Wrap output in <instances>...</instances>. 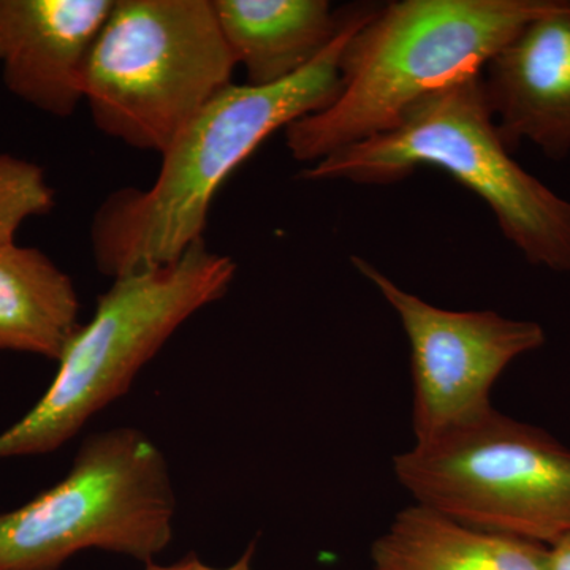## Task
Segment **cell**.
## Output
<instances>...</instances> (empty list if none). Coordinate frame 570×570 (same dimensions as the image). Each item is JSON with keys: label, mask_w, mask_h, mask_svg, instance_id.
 I'll list each match as a JSON object with an SVG mask.
<instances>
[{"label": "cell", "mask_w": 570, "mask_h": 570, "mask_svg": "<svg viewBox=\"0 0 570 570\" xmlns=\"http://www.w3.org/2000/svg\"><path fill=\"white\" fill-rule=\"evenodd\" d=\"M377 6L348 7L335 40L306 69L276 85L232 82L160 154L148 189L124 187L94 214L97 268L112 279L174 264L204 239L214 197L255 149L279 129L324 110L341 88L348 39Z\"/></svg>", "instance_id": "1"}, {"label": "cell", "mask_w": 570, "mask_h": 570, "mask_svg": "<svg viewBox=\"0 0 570 570\" xmlns=\"http://www.w3.org/2000/svg\"><path fill=\"white\" fill-rule=\"evenodd\" d=\"M553 0H400L379 7L341 56V88L324 110L285 129L298 163L392 129L428 94L478 73Z\"/></svg>", "instance_id": "2"}, {"label": "cell", "mask_w": 570, "mask_h": 570, "mask_svg": "<svg viewBox=\"0 0 570 570\" xmlns=\"http://www.w3.org/2000/svg\"><path fill=\"white\" fill-rule=\"evenodd\" d=\"M491 115L482 71L412 105L392 129L307 165V181L387 186L436 167L490 206L505 238L531 265L570 273V202L510 156Z\"/></svg>", "instance_id": "3"}, {"label": "cell", "mask_w": 570, "mask_h": 570, "mask_svg": "<svg viewBox=\"0 0 570 570\" xmlns=\"http://www.w3.org/2000/svg\"><path fill=\"white\" fill-rule=\"evenodd\" d=\"M235 276V262L202 239L174 264L112 279L91 321L63 347L39 403L0 434V459L43 455L67 444L129 392L184 322L224 298Z\"/></svg>", "instance_id": "4"}, {"label": "cell", "mask_w": 570, "mask_h": 570, "mask_svg": "<svg viewBox=\"0 0 570 570\" xmlns=\"http://www.w3.org/2000/svg\"><path fill=\"white\" fill-rule=\"evenodd\" d=\"M235 67L212 0H115L89 58L85 100L105 135L163 154L234 82Z\"/></svg>", "instance_id": "5"}, {"label": "cell", "mask_w": 570, "mask_h": 570, "mask_svg": "<svg viewBox=\"0 0 570 570\" xmlns=\"http://www.w3.org/2000/svg\"><path fill=\"white\" fill-rule=\"evenodd\" d=\"M176 498L167 460L135 428L82 442L69 474L0 515V570H58L82 550L148 564L174 538Z\"/></svg>", "instance_id": "6"}, {"label": "cell", "mask_w": 570, "mask_h": 570, "mask_svg": "<svg viewBox=\"0 0 570 570\" xmlns=\"http://www.w3.org/2000/svg\"><path fill=\"white\" fill-rule=\"evenodd\" d=\"M415 504L550 547L570 534V449L542 428L489 415L393 459Z\"/></svg>", "instance_id": "7"}, {"label": "cell", "mask_w": 570, "mask_h": 570, "mask_svg": "<svg viewBox=\"0 0 570 570\" xmlns=\"http://www.w3.org/2000/svg\"><path fill=\"white\" fill-rule=\"evenodd\" d=\"M352 264L395 309L411 346L415 442L459 430L493 411L491 389L513 360L539 351L538 322L494 311H449L404 291L363 258Z\"/></svg>", "instance_id": "8"}, {"label": "cell", "mask_w": 570, "mask_h": 570, "mask_svg": "<svg viewBox=\"0 0 570 570\" xmlns=\"http://www.w3.org/2000/svg\"><path fill=\"white\" fill-rule=\"evenodd\" d=\"M491 115L510 153L532 142L550 160L570 154V2L524 24L482 70Z\"/></svg>", "instance_id": "9"}, {"label": "cell", "mask_w": 570, "mask_h": 570, "mask_svg": "<svg viewBox=\"0 0 570 570\" xmlns=\"http://www.w3.org/2000/svg\"><path fill=\"white\" fill-rule=\"evenodd\" d=\"M115 0H0V63L22 102L67 118L85 100L89 58Z\"/></svg>", "instance_id": "10"}, {"label": "cell", "mask_w": 570, "mask_h": 570, "mask_svg": "<svg viewBox=\"0 0 570 570\" xmlns=\"http://www.w3.org/2000/svg\"><path fill=\"white\" fill-rule=\"evenodd\" d=\"M225 43L250 86H272L306 69L336 39L347 9L326 0H212Z\"/></svg>", "instance_id": "11"}, {"label": "cell", "mask_w": 570, "mask_h": 570, "mask_svg": "<svg viewBox=\"0 0 570 570\" xmlns=\"http://www.w3.org/2000/svg\"><path fill=\"white\" fill-rule=\"evenodd\" d=\"M376 570H550L549 547L469 527L422 504L396 513L371 546Z\"/></svg>", "instance_id": "12"}, {"label": "cell", "mask_w": 570, "mask_h": 570, "mask_svg": "<svg viewBox=\"0 0 570 570\" xmlns=\"http://www.w3.org/2000/svg\"><path fill=\"white\" fill-rule=\"evenodd\" d=\"M80 325L77 288L48 255L17 243L0 246V352L58 362Z\"/></svg>", "instance_id": "13"}, {"label": "cell", "mask_w": 570, "mask_h": 570, "mask_svg": "<svg viewBox=\"0 0 570 570\" xmlns=\"http://www.w3.org/2000/svg\"><path fill=\"white\" fill-rule=\"evenodd\" d=\"M55 190L39 165L0 154V246L14 243L18 228L29 217L55 208Z\"/></svg>", "instance_id": "14"}, {"label": "cell", "mask_w": 570, "mask_h": 570, "mask_svg": "<svg viewBox=\"0 0 570 570\" xmlns=\"http://www.w3.org/2000/svg\"><path fill=\"white\" fill-rule=\"evenodd\" d=\"M255 554V543H250L238 561L235 564H232L230 568H212V566L205 564L195 557L194 553L186 554L181 561L175 562V564L170 566H160L156 564V562L151 561L146 564L145 570H253V560Z\"/></svg>", "instance_id": "15"}, {"label": "cell", "mask_w": 570, "mask_h": 570, "mask_svg": "<svg viewBox=\"0 0 570 570\" xmlns=\"http://www.w3.org/2000/svg\"><path fill=\"white\" fill-rule=\"evenodd\" d=\"M550 570H570V534L549 547Z\"/></svg>", "instance_id": "16"}]
</instances>
